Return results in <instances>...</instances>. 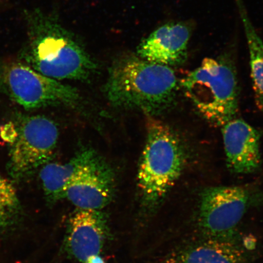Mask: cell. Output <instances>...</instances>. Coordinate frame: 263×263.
<instances>
[{"instance_id": "4", "label": "cell", "mask_w": 263, "mask_h": 263, "mask_svg": "<svg viewBox=\"0 0 263 263\" xmlns=\"http://www.w3.org/2000/svg\"><path fill=\"white\" fill-rule=\"evenodd\" d=\"M184 93L200 115L215 126L235 118L238 109L237 77L224 61L205 58L180 82Z\"/></svg>"}, {"instance_id": "7", "label": "cell", "mask_w": 263, "mask_h": 263, "mask_svg": "<svg viewBox=\"0 0 263 263\" xmlns=\"http://www.w3.org/2000/svg\"><path fill=\"white\" fill-rule=\"evenodd\" d=\"M244 186H212L200 194L198 223L207 238L229 240L236 229L251 200Z\"/></svg>"}, {"instance_id": "16", "label": "cell", "mask_w": 263, "mask_h": 263, "mask_svg": "<svg viewBox=\"0 0 263 263\" xmlns=\"http://www.w3.org/2000/svg\"><path fill=\"white\" fill-rule=\"evenodd\" d=\"M84 263H104V262L100 255H94L90 256Z\"/></svg>"}, {"instance_id": "11", "label": "cell", "mask_w": 263, "mask_h": 263, "mask_svg": "<svg viewBox=\"0 0 263 263\" xmlns=\"http://www.w3.org/2000/svg\"><path fill=\"white\" fill-rule=\"evenodd\" d=\"M77 210L69 222L67 245L70 254L84 263L100 255L107 238V221L101 210Z\"/></svg>"}, {"instance_id": "12", "label": "cell", "mask_w": 263, "mask_h": 263, "mask_svg": "<svg viewBox=\"0 0 263 263\" xmlns=\"http://www.w3.org/2000/svg\"><path fill=\"white\" fill-rule=\"evenodd\" d=\"M98 156L95 151L87 148L78 152L67 163L48 162L42 166L39 176L48 201L54 203L64 198L68 184Z\"/></svg>"}, {"instance_id": "10", "label": "cell", "mask_w": 263, "mask_h": 263, "mask_svg": "<svg viewBox=\"0 0 263 263\" xmlns=\"http://www.w3.org/2000/svg\"><path fill=\"white\" fill-rule=\"evenodd\" d=\"M191 29L182 23H170L151 33L138 48L139 57L144 60L173 67L184 63Z\"/></svg>"}, {"instance_id": "9", "label": "cell", "mask_w": 263, "mask_h": 263, "mask_svg": "<svg viewBox=\"0 0 263 263\" xmlns=\"http://www.w3.org/2000/svg\"><path fill=\"white\" fill-rule=\"evenodd\" d=\"M227 165L235 174H251L261 164V134L241 118H233L222 127Z\"/></svg>"}, {"instance_id": "15", "label": "cell", "mask_w": 263, "mask_h": 263, "mask_svg": "<svg viewBox=\"0 0 263 263\" xmlns=\"http://www.w3.org/2000/svg\"><path fill=\"white\" fill-rule=\"evenodd\" d=\"M24 219V210L11 181L0 176V235L18 228Z\"/></svg>"}, {"instance_id": "5", "label": "cell", "mask_w": 263, "mask_h": 263, "mask_svg": "<svg viewBox=\"0 0 263 263\" xmlns=\"http://www.w3.org/2000/svg\"><path fill=\"white\" fill-rule=\"evenodd\" d=\"M0 92L26 110L73 106L80 100L75 88L45 77L18 59L0 60Z\"/></svg>"}, {"instance_id": "13", "label": "cell", "mask_w": 263, "mask_h": 263, "mask_svg": "<svg viewBox=\"0 0 263 263\" xmlns=\"http://www.w3.org/2000/svg\"><path fill=\"white\" fill-rule=\"evenodd\" d=\"M179 263H247L244 253L232 241L208 238L185 250Z\"/></svg>"}, {"instance_id": "14", "label": "cell", "mask_w": 263, "mask_h": 263, "mask_svg": "<svg viewBox=\"0 0 263 263\" xmlns=\"http://www.w3.org/2000/svg\"><path fill=\"white\" fill-rule=\"evenodd\" d=\"M236 2L248 41L255 102L259 109L263 111V42L250 21L241 0H236Z\"/></svg>"}, {"instance_id": "1", "label": "cell", "mask_w": 263, "mask_h": 263, "mask_svg": "<svg viewBox=\"0 0 263 263\" xmlns=\"http://www.w3.org/2000/svg\"><path fill=\"white\" fill-rule=\"evenodd\" d=\"M24 16L26 35L20 61L59 81H84L95 73L93 59L54 15L33 9Z\"/></svg>"}, {"instance_id": "8", "label": "cell", "mask_w": 263, "mask_h": 263, "mask_svg": "<svg viewBox=\"0 0 263 263\" xmlns=\"http://www.w3.org/2000/svg\"><path fill=\"white\" fill-rule=\"evenodd\" d=\"M115 174L100 156L68 184L64 198L77 209L101 210L112 199Z\"/></svg>"}, {"instance_id": "3", "label": "cell", "mask_w": 263, "mask_h": 263, "mask_svg": "<svg viewBox=\"0 0 263 263\" xmlns=\"http://www.w3.org/2000/svg\"><path fill=\"white\" fill-rule=\"evenodd\" d=\"M186 153L172 127L149 118L145 145L138 170V186L147 204L161 202L182 174Z\"/></svg>"}, {"instance_id": "2", "label": "cell", "mask_w": 263, "mask_h": 263, "mask_svg": "<svg viewBox=\"0 0 263 263\" xmlns=\"http://www.w3.org/2000/svg\"><path fill=\"white\" fill-rule=\"evenodd\" d=\"M179 85L172 67L128 55L111 66L104 92L114 106L153 117L173 106Z\"/></svg>"}, {"instance_id": "6", "label": "cell", "mask_w": 263, "mask_h": 263, "mask_svg": "<svg viewBox=\"0 0 263 263\" xmlns=\"http://www.w3.org/2000/svg\"><path fill=\"white\" fill-rule=\"evenodd\" d=\"M14 127L7 168L11 178L20 182L51 159L59 133L57 124L43 115L21 116Z\"/></svg>"}]
</instances>
